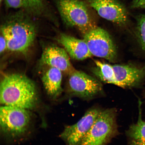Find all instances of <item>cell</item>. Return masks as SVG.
Returning <instances> with one entry per match:
<instances>
[{
  "instance_id": "cell-19",
  "label": "cell",
  "mask_w": 145,
  "mask_h": 145,
  "mask_svg": "<svg viewBox=\"0 0 145 145\" xmlns=\"http://www.w3.org/2000/svg\"><path fill=\"white\" fill-rule=\"evenodd\" d=\"M132 6L134 8L145 9V0H134Z\"/></svg>"
},
{
  "instance_id": "cell-6",
  "label": "cell",
  "mask_w": 145,
  "mask_h": 145,
  "mask_svg": "<svg viewBox=\"0 0 145 145\" xmlns=\"http://www.w3.org/2000/svg\"><path fill=\"white\" fill-rule=\"evenodd\" d=\"M92 56L114 62L117 59V51L112 38L106 30L98 26L83 36Z\"/></svg>"
},
{
  "instance_id": "cell-1",
  "label": "cell",
  "mask_w": 145,
  "mask_h": 145,
  "mask_svg": "<svg viewBox=\"0 0 145 145\" xmlns=\"http://www.w3.org/2000/svg\"><path fill=\"white\" fill-rule=\"evenodd\" d=\"M30 14L18 10L5 18L1 27L2 35L8 44V50L25 54L35 40L36 27Z\"/></svg>"
},
{
  "instance_id": "cell-10",
  "label": "cell",
  "mask_w": 145,
  "mask_h": 145,
  "mask_svg": "<svg viewBox=\"0 0 145 145\" xmlns=\"http://www.w3.org/2000/svg\"><path fill=\"white\" fill-rule=\"evenodd\" d=\"M115 72L116 85L123 88L138 86L145 79V65H113Z\"/></svg>"
},
{
  "instance_id": "cell-15",
  "label": "cell",
  "mask_w": 145,
  "mask_h": 145,
  "mask_svg": "<svg viewBox=\"0 0 145 145\" xmlns=\"http://www.w3.org/2000/svg\"><path fill=\"white\" fill-rule=\"evenodd\" d=\"M138 103L139 115L137 122L132 125L127 131L130 145H145V121L142 119L140 100Z\"/></svg>"
},
{
  "instance_id": "cell-5",
  "label": "cell",
  "mask_w": 145,
  "mask_h": 145,
  "mask_svg": "<svg viewBox=\"0 0 145 145\" xmlns=\"http://www.w3.org/2000/svg\"><path fill=\"white\" fill-rule=\"evenodd\" d=\"M28 110L3 105L0 108V126L3 133L12 137L21 135L26 132L31 120Z\"/></svg>"
},
{
  "instance_id": "cell-13",
  "label": "cell",
  "mask_w": 145,
  "mask_h": 145,
  "mask_svg": "<svg viewBox=\"0 0 145 145\" xmlns=\"http://www.w3.org/2000/svg\"><path fill=\"white\" fill-rule=\"evenodd\" d=\"M7 8L24 11L33 17L46 14L47 5L45 0H5Z\"/></svg>"
},
{
  "instance_id": "cell-8",
  "label": "cell",
  "mask_w": 145,
  "mask_h": 145,
  "mask_svg": "<svg viewBox=\"0 0 145 145\" xmlns=\"http://www.w3.org/2000/svg\"><path fill=\"white\" fill-rule=\"evenodd\" d=\"M89 6L101 17L118 26H124L129 21L126 7L120 0H88Z\"/></svg>"
},
{
  "instance_id": "cell-17",
  "label": "cell",
  "mask_w": 145,
  "mask_h": 145,
  "mask_svg": "<svg viewBox=\"0 0 145 145\" xmlns=\"http://www.w3.org/2000/svg\"><path fill=\"white\" fill-rule=\"evenodd\" d=\"M136 34L139 46L145 55V14L137 20Z\"/></svg>"
},
{
  "instance_id": "cell-9",
  "label": "cell",
  "mask_w": 145,
  "mask_h": 145,
  "mask_svg": "<svg viewBox=\"0 0 145 145\" xmlns=\"http://www.w3.org/2000/svg\"><path fill=\"white\" fill-rule=\"evenodd\" d=\"M101 111L97 108H90L75 124L66 127L61 137L68 145H79Z\"/></svg>"
},
{
  "instance_id": "cell-2",
  "label": "cell",
  "mask_w": 145,
  "mask_h": 145,
  "mask_svg": "<svg viewBox=\"0 0 145 145\" xmlns=\"http://www.w3.org/2000/svg\"><path fill=\"white\" fill-rule=\"evenodd\" d=\"M35 84L26 75L13 73L5 75L0 85V101L5 106L32 109L38 101Z\"/></svg>"
},
{
  "instance_id": "cell-4",
  "label": "cell",
  "mask_w": 145,
  "mask_h": 145,
  "mask_svg": "<svg viewBox=\"0 0 145 145\" xmlns=\"http://www.w3.org/2000/svg\"><path fill=\"white\" fill-rule=\"evenodd\" d=\"M117 132L116 110L113 108L101 110L79 145H106Z\"/></svg>"
},
{
  "instance_id": "cell-12",
  "label": "cell",
  "mask_w": 145,
  "mask_h": 145,
  "mask_svg": "<svg viewBox=\"0 0 145 145\" xmlns=\"http://www.w3.org/2000/svg\"><path fill=\"white\" fill-rule=\"evenodd\" d=\"M57 41L62 45L69 56L72 59L82 61L89 58L92 55L84 39H80L61 33L58 37Z\"/></svg>"
},
{
  "instance_id": "cell-18",
  "label": "cell",
  "mask_w": 145,
  "mask_h": 145,
  "mask_svg": "<svg viewBox=\"0 0 145 145\" xmlns=\"http://www.w3.org/2000/svg\"><path fill=\"white\" fill-rule=\"evenodd\" d=\"M8 50V44L4 36L1 34L0 39V52L2 54Z\"/></svg>"
},
{
  "instance_id": "cell-20",
  "label": "cell",
  "mask_w": 145,
  "mask_h": 145,
  "mask_svg": "<svg viewBox=\"0 0 145 145\" xmlns=\"http://www.w3.org/2000/svg\"><path fill=\"white\" fill-rule=\"evenodd\" d=\"M3 0H0V2H1V3L2 1Z\"/></svg>"
},
{
  "instance_id": "cell-14",
  "label": "cell",
  "mask_w": 145,
  "mask_h": 145,
  "mask_svg": "<svg viewBox=\"0 0 145 145\" xmlns=\"http://www.w3.org/2000/svg\"><path fill=\"white\" fill-rule=\"evenodd\" d=\"M48 67L43 74L42 81L48 95L52 99H56L62 91L63 72L57 69Z\"/></svg>"
},
{
  "instance_id": "cell-3",
  "label": "cell",
  "mask_w": 145,
  "mask_h": 145,
  "mask_svg": "<svg viewBox=\"0 0 145 145\" xmlns=\"http://www.w3.org/2000/svg\"><path fill=\"white\" fill-rule=\"evenodd\" d=\"M56 3L65 24L78 29L83 36L97 26L88 6L82 0H57Z\"/></svg>"
},
{
  "instance_id": "cell-11",
  "label": "cell",
  "mask_w": 145,
  "mask_h": 145,
  "mask_svg": "<svg viewBox=\"0 0 145 145\" xmlns=\"http://www.w3.org/2000/svg\"><path fill=\"white\" fill-rule=\"evenodd\" d=\"M40 62L42 65L57 69L68 75L76 70L65 49L55 45H50L44 49Z\"/></svg>"
},
{
  "instance_id": "cell-7",
  "label": "cell",
  "mask_w": 145,
  "mask_h": 145,
  "mask_svg": "<svg viewBox=\"0 0 145 145\" xmlns=\"http://www.w3.org/2000/svg\"><path fill=\"white\" fill-rule=\"evenodd\" d=\"M68 91L70 95L86 100L102 94L101 82L84 72L75 70L69 74Z\"/></svg>"
},
{
  "instance_id": "cell-16",
  "label": "cell",
  "mask_w": 145,
  "mask_h": 145,
  "mask_svg": "<svg viewBox=\"0 0 145 145\" xmlns=\"http://www.w3.org/2000/svg\"><path fill=\"white\" fill-rule=\"evenodd\" d=\"M95 66L92 72L100 80L103 82L116 85V76L113 65L101 61H95Z\"/></svg>"
}]
</instances>
